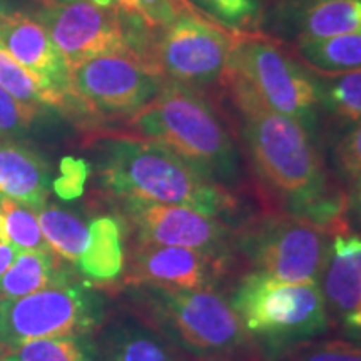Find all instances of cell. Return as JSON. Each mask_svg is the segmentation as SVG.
<instances>
[{"mask_svg":"<svg viewBox=\"0 0 361 361\" xmlns=\"http://www.w3.org/2000/svg\"><path fill=\"white\" fill-rule=\"evenodd\" d=\"M228 82L241 114L247 156L261 183L290 214L323 228L331 226L346 209V201L329 184L306 126L271 111L241 84Z\"/></svg>","mask_w":361,"mask_h":361,"instance_id":"obj_1","label":"cell"},{"mask_svg":"<svg viewBox=\"0 0 361 361\" xmlns=\"http://www.w3.org/2000/svg\"><path fill=\"white\" fill-rule=\"evenodd\" d=\"M97 169L102 186L123 202L186 206L216 218L238 204L228 188L151 139L121 135L99 142Z\"/></svg>","mask_w":361,"mask_h":361,"instance_id":"obj_2","label":"cell"},{"mask_svg":"<svg viewBox=\"0 0 361 361\" xmlns=\"http://www.w3.org/2000/svg\"><path fill=\"white\" fill-rule=\"evenodd\" d=\"M137 137L169 147L206 178L221 186L241 176L238 149L213 106L191 85L164 79L159 92L130 117Z\"/></svg>","mask_w":361,"mask_h":361,"instance_id":"obj_3","label":"cell"},{"mask_svg":"<svg viewBox=\"0 0 361 361\" xmlns=\"http://www.w3.org/2000/svg\"><path fill=\"white\" fill-rule=\"evenodd\" d=\"M130 296L144 322L174 348L200 358H218L245 345V328L218 291L134 284Z\"/></svg>","mask_w":361,"mask_h":361,"instance_id":"obj_4","label":"cell"},{"mask_svg":"<svg viewBox=\"0 0 361 361\" xmlns=\"http://www.w3.org/2000/svg\"><path fill=\"white\" fill-rule=\"evenodd\" d=\"M246 335L274 351L328 331L329 313L319 283H290L263 273L246 274L231 301Z\"/></svg>","mask_w":361,"mask_h":361,"instance_id":"obj_5","label":"cell"},{"mask_svg":"<svg viewBox=\"0 0 361 361\" xmlns=\"http://www.w3.org/2000/svg\"><path fill=\"white\" fill-rule=\"evenodd\" d=\"M234 250L255 273L290 283H319L331 241L323 226L295 214H268L236 234Z\"/></svg>","mask_w":361,"mask_h":361,"instance_id":"obj_6","label":"cell"},{"mask_svg":"<svg viewBox=\"0 0 361 361\" xmlns=\"http://www.w3.org/2000/svg\"><path fill=\"white\" fill-rule=\"evenodd\" d=\"M224 78L241 84L271 111L303 126L311 123L319 102V90L310 75L263 35L238 32Z\"/></svg>","mask_w":361,"mask_h":361,"instance_id":"obj_7","label":"cell"},{"mask_svg":"<svg viewBox=\"0 0 361 361\" xmlns=\"http://www.w3.org/2000/svg\"><path fill=\"white\" fill-rule=\"evenodd\" d=\"M101 318V301L79 284L66 283L0 301V350L12 351L44 338L82 336Z\"/></svg>","mask_w":361,"mask_h":361,"instance_id":"obj_8","label":"cell"},{"mask_svg":"<svg viewBox=\"0 0 361 361\" xmlns=\"http://www.w3.org/2000/svg\"><path fill=\"white\" fill-rule=\"evenodd\" d=\"M164 82L152 57L128 51L89 59L69 71V94L102 116H130L144 109Z\"/></svg>","mask_w":361,"mask_h":361,"instance_id":"obj_9","label":"cell"},{"mask_svg":"<svg viewBox=\"0 0 361 361\" xmlns=\"http://www.w3.org/2000/svg\"><path fill=\"white\" fill-rule=\"evenodd\" d=\"M35 20L51 35L69 71L104 54H144L134 45L114 0H44Z\"/></svg>","mask_w":361,"mask_h":361,"instance_id":"obj_10","label":"cell"},{"mask_svg":"<svg viewBox=\"0 0 361 361\" xmlns=\"http://www.w3.org/2000/svg\"><path fill=\"white\" fill-rule=\"evenodd\" d=\"M236 37L238 32L191 7L166 27L151 57L169 79L200 87L224 75Z\"/></svg>","mask_w":361,"mask_h":361,"instance_id":"obj_11","label":"cell"},{"mask_svg":"<svg viewBox=\"0 0 361 361\" xmlns=\"http://www.w3.org/2000/svg\"><path fill=\"white\" fill-rule=\"evenodd\" d=\"M137 234V245L179 246L229 258L236 234L224 221L186 206L159 202H124Z\"/></svg>","mask_w":361,"mask_h":361,"instance_id":"obj_12","label":"cell"},{"mask_svg":"<svg viewBox=\"0 0 361 361\" xmlns=\"http://www.w3.org/2000/svg\"><path fill=\"white\" fill-rule=\"evenodd\" d=\"M228 266L229 258L189 247L137 245L130 258L129 283L216 291L228 273Z\"/></svg>","mask_w":361,"mask_h":361,"instance_id":"obj_13","label":"cell"},{"mask_svg":"<svg viewBox=\"0 0 361 361\" xmlns=\"http://www.w3.org/2000/svg\"><path fill=\"white\" fill-rule=\"evenodd\" d=\"M0 45L59 92L69 94V67L39 20L22 12L11 13L0 22Z\"/></svg>","mask_w":361,"mask_h":361,"instance_id":"obj_14","label":"cell"},{"mask_svg":"<svg viewBox=\"0 0 361 361\" xmlns=\"http://www.w3.org/2000/svg\"><path fill=\"white\" fill-rule=\"evenodd\" d=\"M51 169L37 151L12 139H0V200L37 211L47 204Z\"/></svg>","mask_w":361,"mask_h":361,"instance_id":"obj_15","label":"cell"},{"mask_svg":"<svg viewBox=\"0 0 361 361\" xmlns=\"http://www.w3.org/2000/svg\"><path fill=\"white\" fill-rule=\"evenodd\" d=\"M328 313L348 323L361 303V236L338 233L319 281Z\"/></svg>","mask_w":361,"mask_h":361,"instance_id":"obj_16","label":"cell"},{"mask_svg":"<svg viewBox=\"0 0 361 361\" xmlns=\"http://www.w3.org/2000/svg\"><path fill=\"white\" fill-rule=\"evenodd\" d=\"M101 361H179L174 346L146 322L124 316L102 329Z\"/></svg>","mask_w":361,"mask_h":361,"instance_id":"obj_17","label":"cell"},{"mask_svg":"<svg viewBox=\"0 0 361 361\" xmlns=\"http://www.w3.org/2000/svg\"><path fill=\"white\" fill-rule=\"evenodd\" d=\"M71 283L54 252L19 251L13 264L0 278V300H16L52 286Z\"/></svg>","mask_w":361,"mask_h":361,"instance_id":"obj_18","label":"cell"},{"mask_svg":"<svg viewBox=\"0 0 361 361\" xmlns=\"http://www.w3.org/2000/svg\"><path fill=\"white\" fill-rule=\"evenodd\" d=\"M79 269L96 281H112L124 269L123 233L114 218H97L89 226V241L80 258Z\"/></svg>","mask_w":361,"mask_h":361,"instance_id":"obj_19","label":"cell"},{"mask_svg":"<svg viewBox=\"0 0 361 361\" xmlns=\"http://www.w3.org/2000/svg\"><path fill=\"white\" fill-rule=\"evenodd\" d=\"M361 30V0H328L311 4L301 13L298 45Z\"/></svg>","mask_w":361,"mask_h":361,"instance_id":"obj_20","label":"cell"},{"mask_svg":"<svg viewBox=\"0 0 361 361\" xmlns=\"http://www.w3.org/2000/svg\"><path fill=\"white\" fill-rule=\"evenodd\" d=\"M0 87H4L27 107L42 111L44 107H59L64 104V94L54 89L42 78L13 59L0 45Z\"/></svg>","mask_w":361,"mask_h":361,"instance_id":"obj_21","label":"cell"},{"mask_svg":"<svg viewBox=\"0 0 361 361\" xmlns=\"http://www.w3.org/2000/svg\"><path fill=\"white\" fill-rule=\"evenodd\" d=\"M40 231L45 243L59 258L78 263L89 241V226L79 216L45 204L37 211Z\"/></svg>","mask_w":361,"mask_h":361,"instance_id":"obj_22","label":"cell"},{"mask_svg":"<svg viewBox=\"0 0 361 361\" xmlns=\"http://www.w3.org/2000/svg\"><path fill=\"white\" fill-rule=\"evenodd\" d=\"M300 56L322 74L343 75L361 71V30L300 45Z\"/></svg>","mask_w":361,"mask_h":361,"instance_id":"obj_23","label":"cell"},{"mask_svg":"<svg viewBox=\"0 0 361 361\" xmlns=\"http://www.w3.org/2000/svg\"><path fill=\"white\" fill-rule=\"evenodd\" d=\"M0 214L6 219L8 241L20 251L52 252L44 234L35 211L11 200H0Z\"/></svg>","mask_w":361,"mask_h":361,"instance_id":"obj_24","label":"cell"},{"mask_svg":"<svg viewBox=\"0 0 361 361\" xmlns=\"http://www.w3.org/2000/svg\"><path fill=\"white\" fill-rule=\"evenodd\" d=\"M13 361H90L89 351L78 336L44 338L8 351Z\"/></svg>","mask_w":361,"mask_h":361,"instance_id":"obj_25","label":"cell"},{"mask_svg":"<svg viewBox=\"0 0 361 361\" xmlns=\"http://www.w3.org/2000/svg\"><path fill=\"white\" fill-rule=\"evenodd\" d=\"M279 361H361V346L348 340L305 341L278 351Z\"/></svg>","mask_w":361,"mask_h":361,"instance_id":"obj_26","label":"cell"},{"mask_svg":"<svg viewBox=\"0 0 361 361\" xmlns=\"http://www.w3.org/2000/svg\"><path fill=\"white\" fill-rule=\"evenodd\" d=\"M121 11L147 27H166L191 8L188 0H114Z\"/></svg>","mask_w":361,"mask_h":361,"instance_id":"obj_27","label":"cell"},{"mask_svg":"<svg viewBox=\"0 0 361 361\" xmlns=\"http://www.w3.org/2000/svg\"><path fill=\"white\" fill-rule=\"evenodd\" d=\"M324 102L335 114L343 119H361V71L348 72L329 85L324 94Z\"/></svg>","mask_w":361,"mask_h":361,"instance_id":"obj_28","label":"cell"},{"mask_svg":"<svg viewBox=\"0 0 361 361\" xmlns=\"http://www.w3.org/2000/svg\"><path fill=\"white\" fill-rule=\"evenodd\" d=\"M37 109L27 107L0 87V139H13L25 134L39 116Z\"/></svg>","mask_w":361,"mask_h":361,"instance_id":"obj_29","label":"cell"},{"mask_svg":"<svg viewBox=\"0 0 361 361\" xmlns=\"http://www.w3.org/2000/svg\"><path fill=\"white\" fill-rule=\"evenodd\" d=\"M228 25H246L258 17L259 0H194Z\"/></svg>","mask_w":361,"mask_h":361,"instance_id":"obj_30","label":"cell"},{"mask_svg":"<svg viewBox=\"0 0 361 361\" xmlns=\"http://www.w3.org/2000/svg\"><path fill=\"white\" fill-rule=\"evenodd\" d=\"M335 164L343 178L350 183L361 174V119L338 141Z\"/></svg>","mask_w":361,"mask_h":361,"instance_id":"obj_31","label":"cell"},{"mask_svg":"<svg viewBox=\"0 0 361 361\" xmlns=\"http://www.w3.org/2000/svg\"><path fill=\"white\" fill-rule=\"evenodd\" d=\"M85 176H87V166L82 161L66 159L62 164V178L56 180V191L59 196L71 200L82 192Z\"/></svg>","mask_w":361,"mask_h":361,"instance_id":"obj_32","label":"cell"},{"mask_svg":"<svg viewBox=\"0 0 361 361\" xmlns=\"http://www.w3.org/2000/svg\"><path fill=\"white\" fill-rule=\"evenodd\" d=\"M346 209H348L351 223L361 233V174L353 180V188H351L348 202H346Z\"/></svg>","mask_w":361,"mask_h":361,"instance_id":"obj_33","label":"cell"},{"mask_svg":"<svg viewBox=\"0 0 361 361\" xmlns=\"http://www.w3.org/2000/svg\"><path fill=\"white\" fill-rule=\"evenodd\" d=\"M19 251V247L13 246L11 241L0 243V278H2L8 271V268L13 264Z\"/></svg>","mask_w":361,"mask_h":361,"instance_id":"obj_34","label":"cell"},{"mask_svg":"<svg viewBox=\"0 0 361 361\" xmlns=\"http://www.w3.org/2000/svg\"><path fill=\"white\" fill-rule=\"evenodd\" d=\"M11 13H13L11 0H0V22H2L4 19H7Z\"/></svg>","mask_w":361,"mask_h":361,"instance_id":"obj_35","label":"cell"},{"mask_svg":"<svg viewBox=\"0 0 361 361\" xmlns=\"http://www.w3.org/2000/svg\"><path fill=\"white\" fill-rule=\"evenodd\" d=\"M346 324H348V326H351V328H360L361 329V303H360L358 311H356V313L351 316Z\"/></svg>","mask_w":361,"mask_h":361,"instance_id":"obj_36","label":"cell"},{"mask_svg":"<svg viewBox=\"0 0 361 361\" xmlns=\"http://www.w3.org/2000/svg\"><path fill=\"white\" fill-rule=\"evenodd\" d=\"M8 236H7V228H6V219L4 216L0 214V243H7Z\"/></svg>","mask_w":361,"mask_h":361,"instance_id":"obj_37","label":"cell"},{"mask_svg":"<svg viewBox=\"0 0 361 361\" xmlns=\"http://www.w3.org/2000/svg\"><path fill=\"white\" fill-rule=\"evenodd\" d=\"M316 2H328V0H314V4Z\"/></svg>","mask_w":361,"mask_h":361,"instance_id":"obj_38","label":"cell"},{"mask_svg":"<svg viewBox=\"0 0 361 361\" xmlns=\"http://www.w3.org/2000/svg\"><path fill=\"white\" fill-rule=\"evenodd\" d=\"M0 301H2V300H0Z\"/></svg>","mask_w":361,"mask_h":361,"instance_id":"obj_39","label":"cell"}]
</instances>
